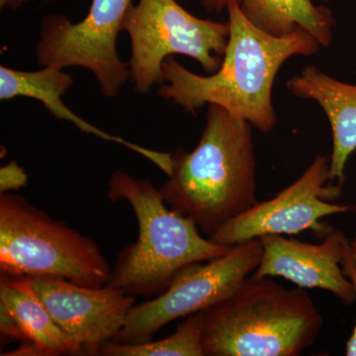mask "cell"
Here are the masks:
<instances>
[{
    "label": "cell",
    "instance_id": "6da1fadb",
    "mask_svg": "<svg viewBox=\"0 0 356 356\" xmlns=\"http://www.w3.org/2000/svg\"><path fill=\"white\" fill-rule=\"evenodd\" d=\"M229 36L221 67L199 76L168 57L163 64V83L159 95L189 113L215 104L229 114L268 133L277 123L273 103L274 81L283 64L294 56L314 55L321 44L303 28L286 36H273L255 27L240 6L229 4Z\"/></svg>",
    "mask_w": 356,
    "mask_h": 356
},
{
    "label": "cell",
    "instance_id": "7a4b0ae2",
    "mask_svg": "<svg viewBox=\"0 0 356 356\" xmlns=\"http://www.w3.org/2000/svg\"><path fill=\"white\" fill-rule=\"evenodd\" d=\"M195 149L172 154V172L159 187L172 209L191 218L208 238L257 202L252 125L209 104Z\"/></svg>",
    "mask_w": 356,
    "mask_h": 356
},
{
    "label": "cell",
    "instance_id": "3957f363",
    "mask_svg": "<svg viewBox=\"0 0 356 356\" xmlns=\"http://www.w3.org/2000/svg\"><path fill=\"white\" fill-rule=\"evenodd\" d=\"M205 356H298L317 341L323 320L310 295L250 276L201 311Z\"/></svg>",
    "mask_w": 356,
    "mask_h": 356
},
{
    "label": "cell",
    "instance_id": "277c9868",
    "mask_svg": "<svg viewBox=\"0 0 356 356\" xmlns=\"http://www.w3.org/2000/svg\"><path fill=\"white\" fill-rule=\"evenodd\" d=\"M107 194L112 202L127 201L138 222L137 241L121 250L108 282L131 296H159L185 266L217 259L233 248L203 238L191 218L168 207L147 178L117 170Z\"/></svg>",
    "mask_w": 356,
    "mask_h": 356
},
{
    "label": "cell",
    "instance_id": "5b68a950",
    "mask_svg": "<svg viewBox=\"0 0 356 356\" xmlns=\"http://www.w3.org/2000/svg\"><path fill=\"white\" fill-rule=\"evenodd\" d=\"M0 273L64 278L81 286L108 284L112 267L95 241L25 198L0 194Z\"/></svg>",
    "mask_w": 356,
    "mask_h": 356
},
{
    "label": "cell",
    "instance_id": "8992f818",
    "mask_svg": "<svg viewBox=\"0 0 356 356\" xmlns=\"http://www.w3.org/2000/svg\"><path fill=\"white\" fill-rule=\"evenodd\" d=\"M123 30L131 41L130 79L140 95L163 83V64L172 55L193 58L207 74H214L229 36V22L201 19L177 0H139L129 9Z\"/></svg>",
    "mask_w": 356,
    "mask_h": 356
},
{
    "label": "cell",
    "instance_id": "52a82bcc",
    "mask_svg": "<svg viewBox=\"0 0 356 356\" xmlns=\"http://www.w3.org/2000/svg\"><path fill=\"white\" fill-rule=\"evenodd\" d=\"M259 238L233 245L226 254L185 266L175 274L165 291L151 301L134 305L123 329L113 341L140 343L165 325L206 310L229 297L259 266Z\"/></svg>",
    "mask_w": 356,
    "mask_h": 356
},
{
    "label": "cell",
    "instance_id": "ba28073f",
    "mask_svg": "<svg viewBox=\"0 0 356 356\" xmlns=\"http://www.w3.org/2000/svg\"><path fill=\"white\" fill-rule=\"evenodd\" d=\"M133 0H91L88 15L77 23L60 14L42 20L36 44L41 67H79L92 72L102 95L116 97L130 79L128 63L119 58L117 38Z\"/></svg>",
    "mask_w": 356,
    "mask_h": 356
},
{
    "label": "cell",
    "instance_id": "9c48e42d",
    "mask_svg": "<svg viewBox=\"0 0 356 356\" xmlns=\"http://www.w3.org/2000/svg\"><path fill=\"white\" fill-rule=\"evenodd\" d=\"M341 189V185L330 184V159L318 154L294 184L269 200L257 201L209 238L233 247L267 235H298L307 229L325 234L321 220L355 211V205L332 202Z\"/></svg>",
    "mask_w": 356,
    "mask_h": 356
},
{
    "label": "cell",
    "instance_id": "30bf717a",
    "mask_svg": "<svg viewBox=\"0 0 356 356\" xmlns=\"http://www.w3.org/2000/svg\"><path fill=\"white\" fill-rule=\"evenodd\" d=\"M51 317L84 355H97L125 325L135 297L118 288L81 286L64 278L27 277Z\"/></svg>",
    "mask_w": 356,
    "mask_h": 356
},
{
    "label": "cell",
    "instance_id": "8fae6325",
    "mask_svg": "<svg viewBox=\"0 0 356 356\" xmlns=\"http://www.w3.org/2000/svg\"><path fill=\"white\" fill-rule=\"evenodd\" d=\"M262 254L252 277H282L304 289L332 293L346 305L355 302V288L343 268L350 241L341 231H332L320 243L281 235L259 238Z\"/></svg>",
    "mask_w": 356,
    "mask_h": 356
},
{
    "label": "cell",
    "instance_id": "7c38bea8",
    "mask_svg": "<svg viewBox=\"0 0 356 356\" xmlns=\"http://www.w3.org/2000/svg\"><path fill=\"white\" fill-rule=\"evenodd\" d=\"M74 81L64 70L44 67L37 72H23L0 67V100L14 99L16 97H28L43 103L44 108L60 120L70 122L81 132L92 134L96 137L110 142L117 143L145 156L158 165L166 175H170L172 165V154L161 153L139 145L133 144L100 130L91 125L72 111L63 102V95L67 92Z\"/></svg>",
    "mask_w": 356,
    "mask_h": 356
},
{
    "label": "cell",
    "instance_id": "4fadbf2b",
    "mask_svg": "<svg viewBox=\"0 0 356 356\" xmlns=\"http://www.w3.org/2000/svg\"><path fill=\"white\" fill-rule=\"evenodd\" d=\"M287 88L296 97L315 100L327 115L332 132L330 184L343 186L346 163L356 151V86L309 65L287 81Z\"/></svg>",
    "mask_w": 356,
    "mask_h": 356
},
{
    "label": "cell",
    "instance_id": "5bb4252c",
    "mask_svg": "<svg viewBox=\"0 0 356 356\" xmlns=\"http://www.w3.org/2000/svg\"><path fill=\"white\" fill-rule=\"evenodd\" d=\"M0 331L4 337L37 344L47 356L83 355L24 276L0 273Z\"/></svg>",
    "mask_w": 356,
    "mask_h": 356
},
{
    "label": "cell",
    "instance_id": "9a60e30c",
    "mask_svg": "<svg viewBox=\"0 0 356 356\" xmlns=\"http://www.w3.org/2000/svg\"><path fill=\"white\" fill-rule=\"evenodd\" d=\"M236 3L255 27L273 36H286L303 28L321 46H331L334 18L327 7L312 0H201L208 13H222Z\"/></svg>",
    "mask_w": 356,
    "mask_h": 356
},
{
    "label": "cell",
    "instance_id": "2e32d148",
    "mask_svg": "<svg viewBox=\"0 0 356 356\" xmlns=\"http://www.w3.org/2000/svg\"><path fill=\"white\" fill-rule=\"evenodd\" d=\"M103 356H205L202 346L201 312L192 314L172 334L159 341L120 343L110 341L100 346Z\"/></svg>",
    "mask_w": 356,
    "mask_h": 356
},
{
    "label": "cell",
    "instance_id": "e0dca14e",
    "mask_svg": "<svg viewBox=\"0 0 356 356\" xmlns=\"http://www.w3.org/2000/svg\"><path fill=\"white\" fill-rule=\"evenodd\" d=\"M28 175L16 161H10L0 168V193L18 191L27 185Z\"/></svg>",
    "mask_w": 356,
    "mask_h": 356
},
{
    "label": "cell",
    "instance_id": "ac0fdd59",
    "mask_svg": "<svg viewBox=\"0 0 356 356\" xmlns=\"http://www.w3.org/2000/svg\"><path fill=\"white\" fill-rule=\"evenodd\" d=\"M343 268L344 273L350 278L353 288H355L356 301V264L355 261H353V254H351L350 245L346 255H344ZM346 355L348 356H356V321L350 339L346 341Z\"/></svg>",
    "mask_w": 356,
    "mask_h": 356
},
{
    "label": "cell",
    "instance_id": "d6986e66",
    "mask_svg": "<svg viewBox=\"0 0 356 356\" xmlns=\"http://www.w3.org/2000/svg\"><path fill=\"white\" fill-rule=\"evenodd\" d=\"M30 1L31 0H0V7L2 9H9V10H18Z\"/></svg>",
    "mask_w": 356,
    "mask_h": 356
},
{
    "label": "cell",
    "instance_id": "ffe728a7",
    "mask_svg": "<svg viewBox=\"0 0 356 356\" xmlns=\"http://www.w3.org/2000/svg\"><path fill=\"white\" fill-rule=\"evenodd\" d=\"M350 250L351 254H353V261L356 264V236L353 241H350Z\"/></svg>",
    "mask_w": 356,
    "mask_h": 356
},
{
    "label": "cell",
    "instance_id": "44dd1931",
    "mask_svg": "<svg viewBox=\"0 0 356 356\" xmlns=\"http://www.w3.org/2000/svg\"><path fill=\"white\" fill-rule=\"evenodd\" d=\"M355 212H356V205H355Z\"/></svg>",
    "mask_w": 356,
    "mask_h": 356
},
{
    "label": "cell",
    "instance_id": "7402d4cb",
    "mask_svg": "<svg viewBox=\"0 0 356 356\" xmlns=\"http://www.w3.org/2000/svg\"><path fill=\"white\" fill-rule=\"evenodd\" d=\"M324 1L327 2V1H330V0H324Z\"/></svg>",
    "mask_w": 356,
    "mask_h": 356
}]
</instances>
